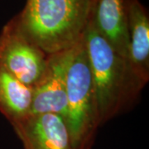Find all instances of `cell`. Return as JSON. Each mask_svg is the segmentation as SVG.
<instances>
[{"label":"cell","instance_id":"cell-1","mask_svg":"<svg viewBox=\"0 0 149 149\" xmlns=\"http://www.w3.org/2000/svg\"><path fill=\"white\" fill-rule=\"evenodd\" d=\"M94 0H27L16 15L22 33L47 54L71 48L79 42Z\"/></svg>","mask_w":149,"mask_h":149},{"label":"cell","instance_id":"cell-3","mask_svg":"<svg viewBox=\"0 0 149 149\" xmlns=\"http://www.w3.org/2000/svg\"><path fill=\"white\" fill-rule=\"evenodd\" d=\"M66 114L72 149H92L100 126L99 107L84 37L70 49L66 70Z\"/></svg>","mask_w":149,"mask_h":149},{"label":"cell","instance_id":"cell-5","mask_svg":"<svg viewBox=\"0 0 149 149\" xmlns=\"http://www.w3.org/2000/svg\"><path fill=\"white\" fill-rule=\"evenodd\" d=\"M70 49L48 54L42 74L32 86L30 113L66 114V70Z\"/></svg>","mask_w":149,"mask_h":149},{"label":"cell","instance_id":"cell-8","mask_svg":"<svg viewBox=\"0 0 149 149\" xmlns=\"http://www.w3.org/2000/svg\"><path fill=\"white\" fill-rule=\"evenodd\" d=\"M91 17L102 36L121 57L127 61L128 0H94Z\"/></svg>","mask_w":149,"mask_h":149},{"label":"cell","instance_id":"cell-2","mask_svg":"<svg viewBox=\"0 0 149 149\" xmlns=\"http://www.w3.org/2000/svg\"><path fill=\"white\" fill-rule=\"evenodd\" d=\"M90 61L99 107L100 124H104L137 99L129 77L127 61L89 19L83 33Z\"/></svg>","mask_w":149,"mask_h":149},{"label":"cell","instance_id":"cell-9","mask_svg":"<svg viewBox=\"0 0 149 149\" xmlns=\"http://www.w3.org/2000/svg\"><path fill=\"white\" fill-rule=\"evenodd\" d=\"M32 101V87L0 65V113L12 123L30 114Z\"/></svg>","mask_w":149,"mask_h":149},{"label":"cell","instance_id":"cell-6","mask_svg":"<svg viewBox=\"0 0 149 149\" xmlns=\"http://www.w3.org/2000/svg\"><path fill=\"white\" fill-rule=\"evenodd\" d=\"M127 64L136 97L149 80V17L139 0H128Z\"/></svg>","mask_w":149,"mask_h":149},{"label":"cell","instance_id":"cell-4","mask_svg":"<svg viewBox=\"0 0 149 149\" xmlns=\"http://www.w3.org/2000/svg\"><path fill=\"white\" fill-rule=\"evenodd\" d=\"M48 54L31 42L18 27L16 17L0 32V65L32 87L42 74Z\"/></svg>","mask_w":149,"mask_h":149},{"label":"cell","instance_id":"cell-7","mask_svg":"<svg viewBox=\"0 0 149 149\" xmlns=\"http://www.w3.org/2000/svg\"><path fill=\"white\" fill-rule=\"evenodd\" d=\"M24 149H72L64 118L54 113H30L12 123Z\"/></svg>","mask_w":149,"mask_h":149}]
</instances>
